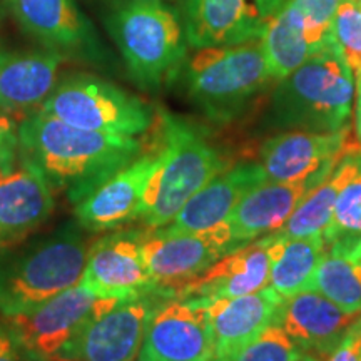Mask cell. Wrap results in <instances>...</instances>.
Listing matches in <instances>:
<instances>
[{
  "instance_id": "cell-27",
  "label": "cell",
  "mask_w": 361,
  "mask_h": 361,
  "mask_svg": "<svg viewBox=\"0 0 361 361\" xmlns=\"http://www.w3.org/2000/svg\"><path fill=\"white\" fill-rule=\"evenodd\" d=\"M259 42L274 82L290 75L313 56L305 34L303 17L295 0H290L278 12Z\"/></svg>"
},
{
  "instance_id": "cell-12",
  "label": "cell",
  "mask_w": 361,
  "mask_h": 361,
  "mask_svg": "<svg viewBox=\"0 0 361 361\" xmlns=\"http://www.w3.org/2000/svg\"><path fill=\"white\" fill-rule=\"evenodd\" d=\"M135 361H214L204 300L174 298L157 306Z\"/></svg>"
},
{
  "instance_id": "cell-6",
  "label": "cell",
  "mask_w": 361,
  "mask_h": 361,
  "mask_svg": "<svg viewBox=\"0 0 361 361\" xmlns=\"http://www.w3.org/2000/svg\"><path fill=\"white\" fill-rule=\"evenodd\" d=\"M194 51L179 78L189 102L213 123L228 124L241 117L274 82L259 40Z\"/></svg>"
},
{
  "instance_id": "cell-7",
  "label": "cell",
  "mask_w": 361,
  "mask_h": 361,
  "mask_svg": "<svg viewBox=\"0 0 361 361\" xmlns=\"http://www.w3.org/2000/svg\"><path fill=\"white\" fill-rule=\"evenodd\" d=\"M39 109L74 128L123 137H141L154 124L147 102L89 72L59 79Z\"/></svg>"
},
{
  "instance_id": "cell-40",
  "label": "cell",
  "mask_w": 361,
  "mask_h": 361,
  "mask_svg": "<svg viewBox=\"0 0 361 361\" xmlns=\"http://www.w3.org/2000/svg\"><path fill=\"white\" fill-rule=\"evenodd\" d=\"M162 2H166V0H162Z\"/></svg>"
},
{
  "instance_id": "cell-1",
  "label": "cell",
  "mask_w": 361,
  "mask_h": 361,
  "mask_svg": "<svg viewBox=\"0 0 361 361\" xmlns=\"http://www.w3.org/2000/svg\"><path fill=\"white\" fill-rule=\"evenodd\" d=\"M142 154L139 137L85 130L40 109L19 124V156L72 204Z\"/></svg>"
},
{
  "instance_id": "cell-10",
  "label": "cell",
  "mask_w": 361,
  "mask_h": 361,
  "mask_svg": "<svg viewBox=\"0 0 361 361\" xmlns=\"http://www.w3.org/2000/svg\"><path fill=\"white\" fill-rule=\"evenodd\" d=\"M20 29L40 49L64 59L107 66L109 54L78 0H7Z\"/></svg>"
},
{
  "instance_id": "cell-13",
  "label": "cell",
  "mask_w": 361,
  "mask_h": 361,
  "mask_svg": "<svg viewBox=\"0 0 361 361\" xmlns=\"http://www.w3.org/2000/svg\"><path fill=\"white\" fill-rule=\"evenodd\" d=\"M106 300L79 281L34 310L4 318V323L34 356L42 361H52L59 350Z\"/></svg>"
},
{
  "instance_id": "cell-19",
  "label": "cell",
  "mask_w": 361,
  "mask_h": 361,
  "mask_svg": "<svg viewBox=\"0 0 361 361\" xmlns=\"http://www.w3.org/2000/svg\"><path fill=\"white\" fill-rule=\"evenodd\" d=\"M52 189L24 159L0 169V247L25 241L54 211Z\"/></svg>"
},
{
  "instance_id": "cell-32",
  "label": "cell",
  "mask_w": 361,
  "mask_h": 361,
  "mask_svg": "<svg viewBox=\"0 0 361 361\" xmlns=\"http://www.w3.org/2000/svg\"><path fill=\"white\" fill-rule=\"evenodd\" d=\"M19 159V124L8 114H0V169Z\"/></svg>"
},
{
  "instance_id": "cell-11",
  "label": "cell",
  "mask_w": 361,
  "mask_h": 361,
  "mask_svg": "<svg viewBox=\"0 0 361 361\" xmlns=\"http://www.w3.org/2000/svg\"><path fill=\"white\" fill-rule=\"evenodd\" d=\"M290 0H186L183 13L189 47H218L261 40Z\"/></svg>"
},
{
  "instance_id": "cell-25",
  "label": "cell",
  "mask_w": 361,
  "mask_h": 361,
  "mask_svg": "<svg viewBox=\"0 0 361 361\" xmlns=\"http://www.w3.org/2000/svg\"><path fill=\"white\" fill-rule=\"evenodd\" d=\"M360 169L361 152H348L335 166V169L301 200L288 223L278 231L279 236L293 239L323 234L329 219H331L341 191L358 174Z\"/></svg>"
},
{
  "instance_id": "cell-16",
  "label": "cell",
  "mask_w": 361,
  "mask_h": 361,
  "mask_svg": "<svg viewBox=\"0 0 361 361\" xmlns=\"http://www.w3.org/2000/svg\"><path fill=\"white\" fill-rule=\"evenodd\" d=\"M156 149L142 152L75 202L78 224L90 233L114 231L139 218L147 180L156 166Z\"/></svg>"
},
{
  "instance_id": "cell-5",
  "label": "cell",
  "mask_w": 361,
  "mask_h": 361,
  "mask_svg": "<svg viewBox=\"0 0 361 361\" xmlns=\"http://www.w3.org/2000/svg\"><path fill=\"white\" fill-rule=\"evenodd\" d=\"M276 84L268 107V128L335 133L350 126L356 80L335 42Z\"/></svg>"
},
{
  "instance_id": "cell-20",
  "label": "cell",
  "mask_w": 361,
  "mask_h": 361,
  "mask_svg": "<svg viewBox=\"0 0 361 361\" xmlns=\"http://www.w3.org/2000/svg\"><path fill=\"white\" fill-rule=\"evenodd\" d=\"M266 173L259 162H239L216 176L184 204L178 216L159 228L168 234L206 231L228 221L251 189L263 184Z\"/></svg>"
},
{
  "instance_id": "cell-26",
  "label": "cell",
  "mask_w": 361,
  "mask_h": 361,
  "mask_svg": "<svg viewBox=\"0 0 361 361\" xmlns=\"http://www.w3.org/2000/svg\"><path fill=\"white\" fill-rule=\"evenodd\" d=\"M323 251V234L288 239L276 233L273 243L269 286L281 298L308 290Z\"/></svg>"
},
{
  "instance_id": "cell-37",
  "label": "cell",
  "mask_w": 361,
  "mask_h": 361,
  "mask_svg": "<svg viewBox=\"0 0 361 361\" xmlns=\"http://www.w3.org/2000/svg\"><path fill=\"white\" fill-rule=\"evenodd\" d=\"M301 361H314V360H311V358H305V360H301Z\"/></svg>"
},
{
  "instance_id": "cell-15",
  "label": "cell",
  "mask_w": 361,
  "mask_h": 361,
  "mask_svg": "<svg viewBox=\"0 0 361 361\" xmlns=\"http://www.w3.org/2000/svg\"><path fill=\"white\" fill-rule=\"evenodd\" d=\"M142 233L114 231L99 238L87 251L80 283L99 298L141 296L156 291L142 258Z\"/></svg>"
},
{
  "instance_id": "cell-35",
  "label": "cell",
  "mask_w": 361,
  "mask_h": 361,
  "mask_svg": "<svg viewBox=\"0 0 361 361\" xmlns=\"http://www.w3.org/2000/svg\"><path fill=\"white\" fill-rule=\"evenodd\" d=\"M356 134L361 141V75L356 79Z\"/></svg>"
},
{
  "instance_id": "cell-38",
  "label": "cell",
  "mask_w": 361,
  "mask_h": 361,
  "mask_svg": "<svg viewBox=\"0 0 361 361\" xmlns=\"http://www.w3.org/2000/svg\"><path fill=\"white\" fill-rule=\"evenodd\" d=\"M214 361H228V360H214Z\"/></svg>"
},
{
  "instance_id": "cell-9",
  "label": "cell",
  "mask_w": 361,
  "mask_h": 361,
  "mask_svg": "<svg viewBox=\"0 0 361 361\" xmlns=\"http://www.w3.org/2000/svg\"><path fill=\"white\" fill-rule=\"evenodd\" d=\"M239 246L228 221L196 233L168 234L151 229L142 238V258L156 291L174 296L180 286Z\"/></svg>"
},
{
  "instance_id": "cell-4",
  "label": "cell",
  "mask_w": 361,
  "mask_h": 361,
  "mask_svg": "<svg viewBox=\"0 0 361 361\" xmlns=\"http://www.w3.org/2000/svg\"><path fill=\"white\" fill-rule=\"evenodd\" d=\"M74 223L0 247V314L25 313L82 279L87 239Z\"/></svg>"
},
{
  "instance_id": "cell-36",
  "label": "cell",
  "mask_w": 361,
  "mask_h": 361,
  "mask_svg": "<svg viewBox=\"0 0 361 361\" xmlns=\"http://www.w3.org/2000/svg\"><path fill=\"white\" fill-rule=\"evenodd\" d=\"M355 2H356V4H358V6L361 7V0H355Z\"/></svg>"
},
{
  "instance_id": "cell-34",
  "label": "cell",
  "mask_w": 361,
  "mask_h": 361,
  "mask_svg": "<svg viewBox=\"0 0 361 361\" xmlns=\"http://www.w3.org/2000/svg\"><path fill=\"white\" fill-rule=\"evenodd\" d=\"M0 361H42L34 356L6 323L0 324Z\"/></svg>"
},
{
  "instance_id": "cell-33",
  "label": "cell",
  "mask_w": 361,
  "mask_h": 361,
  "mask_svg": "<svg viewBox=\"0 0 361 361\" xmlns=\"http://www.w3.org/2000/svg\"><path fill=\"white\" fill-rule=\"evenodd\" d=\"M324 361H361V314Z\"/></svg>"
},
{
  "instance_id": "cell-31",
  "label": "cell",
  "mask_w": 361,
  "mask_h": 361,
  "mask_svg": "<svg viewBox=\"0 0 361 361\" xmlns=\"http://www.w3.org/2000/svg\"><path fill=\"white\" fill-rule=\"evenodd\" d=\"M303 17L305 34L311 52L316 54L333 42L331 25L343 0H295Z\"/></svg>"
},
{
  "instance_id": "cell-21",
  "label": "cell",
  "mask_w": 361,
  "mask_h": 361,
  "mask_svg": "<svg viewBox=\"0 0 361 361\" xmlns=\"http://www.w3.org/2000/svg\"><path fill=\"white\" fill-rule=\"evenodd\" d=\"M281 301L283 298L271 286L245 296L204 300L214 360L233 358L268 324L276 323Z\"/></svg>"
},
{
  "instance_id": "cell-8",
  "label": "cell",
  "mask_w": 361,
  "mask_h": 361,
  "mask_svg": "<svg viewBox=\"0 0 361 361\" xmlns=\"http://www.w3.org/2000/svg\"><path fill=\"white\" fill-rule=\"evenodd\" d=\"M164 295L168 293L152 291L128 300L107 298L52 361H135L149 318L159 306L157 298Z\"/></svg>"
},
{
  "instance_id": "cell-29",
  "label": "cell",
  "mask_w": 361,
  "mask_h": 361,
  "mask_svg": "<svg viewBox=\"0 0 361 361\" xmlns=\"http://www.w3.org/2000/svg\"><path fill=\"white\" fill-rule=\"evenodd\" d=\"M331 39L356 80L361 75V7L355 0L340 4L331 25Z\"/></svg>"
},
{
  "instance_id": "cell-28",
  "label": "cell",
  "mask_w": 361,
  "mask_h": 361,
  "mask_svg": "<svg viewBox=\"0 0 361 361\" xmlns=\"http://www.w3.org/2000/svg\"><path fill=\"white\" fill-rule=\"evenodd\" d=\"M308 358L279 323H271L228 361H301Z\"/></svg>"
},
{
  "instance_id": "cell-14",
  "label": "cell",
  "mask_w": 361,
  "mask_h": 361,
  "mask_svg": "<svg viewBox=\"0 0 361 361\" xmlns=\"http://www.w3.org/2000/svg\"><path fill=\"white\" fill-rule=\"evenodd\" d=\"M350 126L335 133L281 130L266 139L259 149V164L266 178L278 183H301L322 178L348 152Z\"/></svg>"
},
{
  "instance_id": "cell-3",
  "label": "cell",
  "mask_w": 361,
  "mask_h": 361,
  "mask_svg": "<svg viewBox=\"0 0 361 361\" xmlns=\"http://www.w3.org/2000/svg\"><path fill=\"white\" fill-rule=\"evenodd\" d=\"M159 134L156 166L137 218L151 229L169 224L194 194L229 168L209 135L183 117L161 112Z\"/></svg>"
},
{
  "instance_id": "cell-39",
  "label": "cell",
  "mask_w": 361,
  "mask_h": 361,
  "mask_svg": "<svg viewBox=\"0 0 361 361\" xmlns=\"http://www.w3.org/2000/svg\"><path fill=\"white\" fill-rule=\"evenodd\" d=\"M0 114H4V112H2V111H0Z\"/></svg>"
},
{
  "instance_id": "cell-18",
  "label": "cell",
  "mask_w": 361,
  "mask_h": 361,
  "mask_svg": "<svg viewBox=\"0 0 361 361\" xmlns=\"http://www.w3.org/2000/svg\"><path fill=\"white\" fill-rule=\"evenodd\" d=\"M361 313H350L314 290L283 298L276 323L286 329L300 350L324 361Z\"/></svg>"
},
{
  "instance_id": "cell-23",
  "label": "cell",
  "mask_w": 361,
  "mask_h": 361,
  "mask_svg": "<svg viewBox=\"0 0 361 361\" xmlns=\"http://www.w3.org/2000/svg\"><path fill=\"white\" fill-rule=\"evenodd\" d=\"M326 176L301 183H278L268 179L251 189L228 218L234 241L238 245H246L278 233L295 213L301 200Z\"/></svg>"
},
{
  "instance_id": "cell-30",
  "label": "cell",
  "mask_w": 361,
  "mask_h": 361,
  "mask_svg": "<svg viewBox=\"0 0 361 361\" xmlns=\"http://www.w3.org/2000/svg\"><path fill=\"white\" fill-rule=\"evenodd\" d=\"M346 236H361V169L341 191L323 231L324 243Z\"/></svg>"
},
{
  "instance_id": "cell-22",
  "label": "cell",
  "mask_w": 361,
  "mask_h": 361,
  "mask_svg": "<svg viewBox=\"0 0 361 361\" xmlns=\"http://www.w3.org/2000/svg\"><path fill=\"white\" fill-rule=\"evenodd\" d=\"M66 59L45 49L16 51L0 47V111H37L59 80Z\"/></svg>"
},
{
  "instance_id": "cell-24",
  "label": "cell",
  "mask_w": 361,
  "mask_h": 361,
  "mask_svg": "<svg viewBox=\"0 0 361 361\" xmlns=\"http://www.w3.org/2000/svg\"><path fill=\"white\" fill-rule=\"evenodd\" d=\"M308 290H314L350 313H361V236L324 243Z\"/></svg>"
},
{
  "instance_id": "cell-2",
  "label": "cell",
  "mask_w": 361,
  "mask_h": 361,
  "mask_svg": "<svg viewBox=\"0 0 361 361\" xmlns=\"http://www.w3.org/2000/svg\"><path fill=\"white\" fill-rule=\"evenodd\" d=\"M99 16L137 87L159 92L179 79L189 44L173 7L162 0H101Z\"/></svg>"
},
{
  "instance_id": "cell-17",
  "label": "cell",
  "mask_w": 361,
  "mask_h": 361,
  "mask_svg": "<svg viewBox=\"0 0 361 361\" xmlns=\"http://www.w3.org/2000/svg\"><path fill=\"white\" fill-rule=\"evenodd\" d=\"M274 234L241 245L219 258L204 273L180 286L176 298H236L269 286Z\"/></svg>"
}]
</instances>
